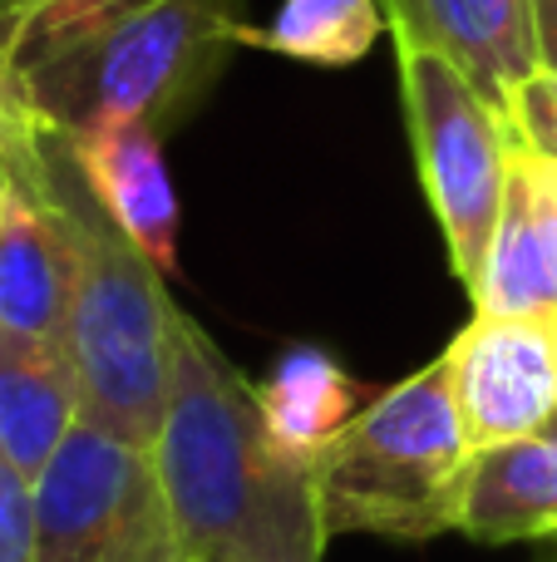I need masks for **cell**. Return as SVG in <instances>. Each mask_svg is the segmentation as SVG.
Listing matches in <instances>:
<instances>
[{
  "instance_id": "cell-18",
  "label": "cell",
  "mask_w": 557,
  "mask_h": 562,
  "mask_svg": "<svg viewBox=\"0 0 557 562\" xmlns=\"http://www.w3.org/2000/svg\"><path fill=\"white\" fill-rule=\"evenodd\" d=\"M0 562H35V498L30 479L0 459Z\"/></svg>"
},
{
  "instance_id": "cell-10",
  "label": "cell",
  "mask_w": 557,
  "mask_h": 562,
  "mask_svg": "<svg viewBox=\"0 0 557 562\" xmlns=\"http://www.w3.org/2000/svg\"><path fill=\"white\" fill-rule=\"evenodd\" d=\"M79 164V178L128 243L163 277L178 267V193L163 164V134L148 124H109L94 134L65 138Z\"/></svg>"
},
{
  "instance_id": "cell-6",
  "label": "cell",
  "mask_w": 557,
  "mask_h": 562,
  "mask_svg": "<svg viewBox=\"0 0 557 562\" xmlns=\"http://www.w3.org/2000/svg\"><path fill=\"white\" fill-rule=\"evenodd\" d=\"M35 562H187L154 449L79 419L30 484Z\"/></svg>"
},
{
  "instance_id": "cell-24",
  "label": "cell",
  "mask_w": 557,
  "mask_h": 562,
  "mask_svg": "<svg viewBox=\"0 0 557 562\" xmlns=\"http://www.w3.org/2000/svg\"><path fill=\"white\" fill-rule=\"evenodd\" d=\"M207 562H232V558H207Z\"/></svg>"
},
{
  "instance_id": "cell-12",
  "label": "cell",
  "mask_w": 557,
  "mask_h": 562,
  "mask_svg": "<svg viewBox=\"0 0 557 562\" xmlns=\"http://www.w3.org/2000/svg\"><path fill=\"white\" fill-rule=\"evenodd\" d=\"M459 533L474 543H523L557 533V409L533 435L474 449Z\"/></svg>"
},
{
  "instance_id": "cell-8",
  "label": "cell",
  "mask_w": 557,
  "mask_h": 562,
  "mask_svg": "<svg viewBox=\"0 0 557 562\" xmlns=\"http://www.w3.org/2000/svg\"><path fill=\"white\" fill-rule=\"evenodd\" d=\"M444 366L474 449L533 435L557 409L553 321L474 311V321L444 350Z\"/></svg>"
},
{
  "instance_id": "cell-13",
  "label": "cell",
  "mask_w": 557,
  "mask_h": 562,
  "mask_svg": "<svg viewBox=\"0 0 557 562\" xmlns=\"http://www.w3.org/2000/svg\"><path fill=\"white\" fill-rule=\"evenodd\" d=\"M474 311L479 316H533V321H557V267L543 243L538 207L523 183L519 164L509 173V198H503L499 227H493L489 267L474 291Z\"/></svg>"
},
{
  "instance_id": "cell-7",
  "label": "cell",
  "mask_w": 557,
  "mask_h": 562,
  "mask_svg": "<svg viewBox=\"0 0 557 562\" xmlns=\"http://www.w3.org/2000/svg\"><path fill=\"white\" fill-rule=\"evenodd\" d=\"M69 233L45 164V128L20 114L10 138V178L0 203V326L65 346Z\"/></svg>"
},
{
  "instance_id": "cell-4",
  "label": "cell",
  "mask_w": 557,
  "mask_h": 562,
  "mask_svg": "<svg viewBox=\"0 0 557 562\" xmlns=\"http://www.w3.org/2000/svg\"><path fill=\"white\" fill-rule=\"evenodd\" d=\"M469 469L474 445L440 356L355 409L351 425L316 454V514L326 538L375 533L420 543L459 528Z\"/></svg>"
},
{
  "instance_id": "cell-23",
  "label": "cell",
  "mask_w": 557,
  "mask_h": 562,
  "mask_svg": "<svg viewBox=\"0 0 557 562\" xmlns=\"http://www.w3.org/2000/svg\"><path fill=\"white\" fill-rule=\"evenodd\" d=\"M553 346H557V321H553Z\"/></svg>"
},
{
  "instance_id": "cell-9",
  "label": "cell",
  "mask_w": 557,
  "mask_h": 562,
  "mask_svg": "<svg viewBox=\"0 0 557 562\" xmlns=\"http://www.w3.org/2000/svg\"><path fill=\"white\" fill-rule=\"evenodd\" d=\"M380 5L395 45L440 55L513 128V99L543 69L533 0H380Z\"/></svg>"
},
{
  "instance_id": "cell-17",
  "label": "cell",
  "mask_w": 557,
  "mask_h": 562,
  "mask_svg": "<svg viewBox=\"0 0 557 562\" xmlns=\"http://www.w3.org/2000/svg\"><path fill=\"white\" fill-rule=\"evenodd\" d=\"M513 138L519 148L557 164V75L538 69L513 99Z\"/></svg>"
},
{
  "instance_id": "cell-19",
  "label": "cell",
  "mask_w": 557,
  "mask_h": 562,
  "mask_svg": "<svg viewBox=\"0 0 557 562\" xmlns=\"http://www.w3.org/2000/svg\"><path fill=\"white\" fill-rule=\"evenodd\" d=\"M513 164H519L523 183L533 193V207H538V227H543V243L553 252V267H557V164L553 158H538L528 148H513Z\"/></svg>"
},
{
  "instance_id": "cell-15",
  "label": "cell",
  "mask_w": 557,
  "mask_h": 562,
  "mask_svg": "<svg viewBox=\"0 0 557 562\" xmlns=\"http://www.w3.org/2000/svg\"><path fill=\"white\" fill-rule=\"evenodd\" d=\"M385 30L380 0H286L266 25H252L247 45L302 65H355Z\"/></svg>"
},
{
  "instance_id": "cell-21",
  "label": "cell",
  "mask_w": 557,
  "mask_h": 562,
  "mask_svg": "<svg viewBox=\"0 0 557 562\" xmlns=\"http://www.w3.org/2000/svg\"><path fill=\"white\" fill-rule=\"evenodd\" d=\"M20 114H25V104H10V114L0 119V203H5V178H10V138H15V124H20Z\"/></svg>"
},
{
  "instance_id": "cell-5",
  "label": "cell",
  "mask_w": 557,
  "mask_h": 562,
  "mask_svg": "<svg viewBox=\"0 0 557 562\" xmlns=\"http://www.w3.org/2000/svg\"><path fill=\"white\" fill-rule=\"evenodd\" d=\"M400 59V94L410 119L414 168H420L430 213L450 247V267L464 281V291H479L489 267L493 227H499L503 198L513 173V138L509 119L493 114L489 99L450 69L440 55L395 45Z\"/></svg>"
},
{
  "instance_id": "cell-16",
  "label": "cell",
  "mask_w": 557,
  "mask_h": 562,
  "mask_svg": "<svg viewBox=\"0 0 557 562\" xmlns=\"http://www.w3.org/2000/svg\"><path fill=\"white\" fill-rule=\"evenodd\" d=\"M118 5H134V0H0V75L10 79V65L35 40L84 25V20L109 15Z\"/></svg>"
},
{
  "instance_id": "cell-1",
  "label": "cell",
  "mask_w": 557,
  "mask_h": 562,
  "mask_svg": "<svg viewBox=\"0 0 557 562\" xmlns=\"http://www.w3.org/2000/svg\"><path fill=\"white\" fill-rule=\"evenodd\" d=\"M154 464L187 562H321L331 543L311 469L276 445L257 385L183 311L173 316V380Z\"/></svg>"
},
{
  "instance_id": "cell-14",
  "label": "cell",
  "mask_w": 557,
  "mask_h": 562,
  "mask_svg": "<svg viewBox=\"0 0 557 562\" xmlns=\"http://www.w3.org/2000/svg\"><path fill=\"white\" fill-rule=\"evenodd\" d=\"M351 395H355L351 380H345L341 366H336L331 356H321V350H292V356L272 370V380L257 390L272 439L302 469H311L316 454L355 419Z\"/></svg>"
},
{
  "instance_id": "cell-20",
  "label": "cell",
  "mask_w": 557,
  "mask_h": 562,
  "mask_svg": "<svg viewBox=\"0 0 557 562\" xmlns=\"http://www.w3.org/2000/svg\"><path fill=\"white\" fill-rule=\"evenodd\" d=\"M533 35H538V65L557 75V0H533Z\"/></svg>"
},
{
  "instance_id": "cell-11",
  "label": "cell",
  "mask_w": 557,
  "mask_h": 562,
  "mask_svg": "<svg viewBox=\"0 0 557 562\" xmlns=\"http://www.w3.org/2000/svg\"><path fill=\"white\" fill-rule=\"evenodd\" d=\"M79 419L84 395L65 346L0 326V459L35 484Z\"/></svg>"
},
{
  "instance_id": "cell-2",
  "label": "cell",
  "mask_w": 557,
  "mask_h": 562,
  "mask_svg": "<svg viewBox=\"0 0 557 562\" xmlns=\"http://www.w3.org/2000/svg\"><path fill=\"white\" fill-rule=\"evenodd\" d=\"M252 25L242 0H134L45 35L10 65L15 99L59 138L109 124H183Z\"/></svg>"
},
{
  "instance_id": "cell-3",
  "label": "cell",
  "mask_w": 557,
  "mask_h": 562,
  "mask_svg": "<svg viewBox=\"0 0 557 562\" xmlns=\"http://www.w3.org/2000/svg\"><path fill=\"white\" fill-rule=\"evenodd\" d=\"M45 164L69 233L65 356L84 395V419L138 449H154L173 380L178 306L163 291V272L99 207L69 144L49 128Z\"/></svg>"
},
{
  "instance_id": "cell-22",
  "label": "cell",
  "mask_w": 557,
  "mask_h": 562,
  "mask_svg": "<svg viewBox=\"0 0 557 562\" xmlns=\"http://www.w3.org/2000/svg\"><path fill=\"white\" fill-rule=\"evenodd\" d=\"M10 104H15V89H10V79L0 75V119L10 114Z\"/></svg>"
}]
</instances>
